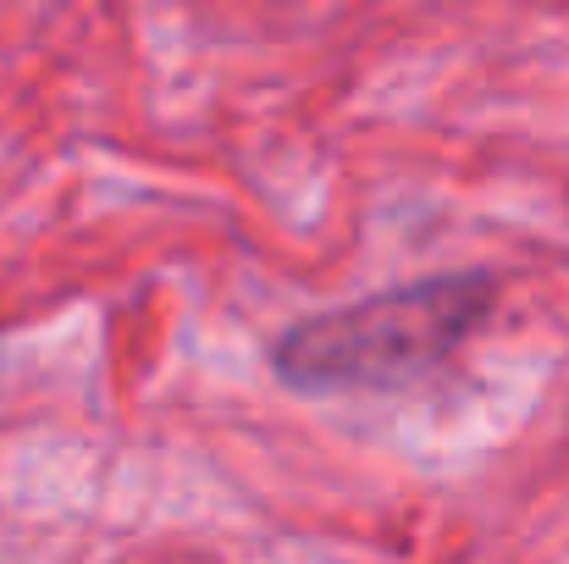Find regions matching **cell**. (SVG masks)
Returning a JSON list of instances; mask_svg holds the SVG:
<instances>
[{
	"instance_id": "cell-1",
	"label": "cell",
	"mask_w": 569,
	"mask_h": 564,
	"mask_svg": "<svg viewBox=\"0 0 569 564\" xmlns=\"http://www.w3.org/2000/svg\"><path fill=\"white\" fill-rule=\"evenodd\" d=\"M492 271H437L338 310L293 321L271 344V372L299 393H392L442 372L492 316Z\"/></svg>"
}]
</instances>
